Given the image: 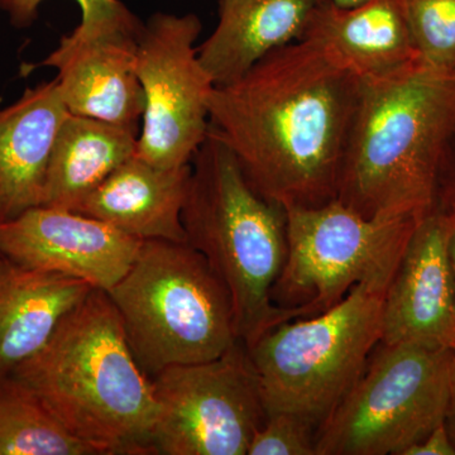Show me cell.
<instances>
[{
    "instance_id": "7c38bea8",
    "label": "cell",
    "mask_w": 455,
    "mask_h": 455,
    "mask_svg": "<svg viewBox=\"0 0 455 455\" xmlns=\"http://www.w3.org/2000/svg\"><path fill=\"white\" fill-rule=\"evenodd\" d=\"M142 243L104 221L56 206H36L0 223L3 256L106 292L130 271Z\"/></svg>"
},
{
    "instance_id": "5bb4252c",
    "label": "cell",
    "mask_w": 455,
    "mask_h": 455,
    "mask_svg": "<svg viewBox=\"0 0 455 455\" xmlns=\"http://www.w3.org/2000/svg\"><path fill=\"white\" fill-rule=\"evenodd\" d=\"M301 40L363 85L388 79L420 60L403 0H363L352 7L322 0Z\"/></svg>"
},
{
    "instance_id": "8992f818",
    "label": "cell",
    "mask_w": 455,
    "mask_h": 455,
    "mask_svg": "<svg viewBox=\"0 0 455 455\" xmlns=\"http://www.w3.org/2000/svg\"><path fill=\"white\" fill-rule=\"evenodd\" d=\"M390 283H361L331 309L281 323L248 349L266 414L292 412L319 427L381 343Z\"/></svg>"
},
{
    "instance_id": "8fae6325",
    "label": "cell",
    "mask_w": 455,
    "mask_h": 455,
    "mask_svg": "<svg viewBox=\"0 0 455 455\" xmlns=\"http://www.w3.org/2000/svg\"><path fill=\"white\" fill-rule=\"evenodd\" d=\"M142 23L130 11L103 25L77 26L40 64L57 70L60 94L68 113L140 130L145 94L137 74Z\"/></svg>"
},
{
    "instance_id": "9a60e30c",
    "label": "cell",
    "mask_w": 455,
    "mask_h": 455,
    "mask_svg": "<svg viewBox=\"0 0 455 455\" xmlns=\"http://www.w3.org/2000/svg\"><path fill=\"white\" fill-rule=\"evenodd\" d=\"M68 116L56 77L0 109V223L44 205L51 156Z\"/></svg>"
},
{
    "instance_id": "7a4b0ae2",
    "label": "cell",
    "mask_w": 455,
    "mask_h": 455,
    "mask_svg": "<svg viewBox=\"0 0 455 455\" xmlns=\"http://www.w3.org/2000/svg\"><path fill=\"white\" fill-rule=\"evenodd\" d=\"M11 376L99 454H155L154 382L134 357L122 317L103 290H92Z\"/></svg>"
},
{
    "instance_id": "44dd1931",
    "label": "cell",
    "mask_w": 455,
    "mask_h": 455,
    "mask_svg": "<svg viewBox=\"0 0 455 455\" xmlns=\"http://www.w3.org/2000/svg\"><path fill=\"white\" fill-rule=\"evenodd\" d=\"M416 51L425 64L455 70V0H403Z\"/></svg>"
},
{
    "instance_id": "e0dca14e",
    "label": "cell",
    "mask_w": 455,
    "mask_h": 455,
    "mask_svg": "<svg viewBox=\"0 0 455 455\" xmlns=\"http://www.w3.org/2000/svg\"><path fill=\"white\" fill-rule=\"evenodd\" d=\"M92 290L85 281L26 267L0 254V379L40 352Z\"/></svg>"
},
{
    "instance_id": "3957f363",
    "label": "cell",
    "mask_w": 455,
    "mask_h": 455,
    "mask_svg": "<svg viewBox=\"0 0 455 455\" xmlns=\"http://www.w3.org/2000/svg\"><path fill=\"white\" fill-rule=\"evenodd\" d=\"M455 133V70L418 60L364 84L341 164L337 199L362 217L427 215Z\"/></svg>"
},
{
    "instance_id": "cb8c5ba5",
    "label": "cell",
    "mask_w": 455,
    "mask_h": 455,
    "mask_svg": "<svg viewBox=\"0 0 455 455\" xmlns=\"http://www.w3.org/2000/svg\"><path fill=\"white\" fill-rule=\"evenodd\" d=\"M435 205L455 215V133L440 170Z\"/></svg>"
},
{
    "instance_id": "2e32d148",
    "label": "cell",
    "mask_w": 455,
    "mask_h": 455,
    "mask_svg": "<svg viewBox=\"0 0 455 455\" xmlns=\"http://www.w3.org/2000/svg\"><path fill=\"white\" fill-rule=\"evenodd\" d=\"M190 178L191 164L163 169L134 155L74 212L104 221L140 241L188 243L182 209Z\"/></svg>"
},
{
    "instance_id": "52a82bcc",
    "label": "cell",
    "mask_w": 455,
    "mask_h": 455,
    "mask_svg": "<svg viewBox=\"0 0 455 455\" xmlns=\"http://www.w3.org/2000/svg\"><path fill=\"white\" fill-rule=\"evenodd\" d=\"M455 348L379 343L364 372L316 431V455H403L444 423Z\"/></svg>"
},
{
    "instance_id": "4fadbf2b",
    "label": "cell",
    "mask_w": 455,
    "mask_h": 455,
    "mask_svg": "<svg viewBox=\"0 0 455 455\" xmlns=\"http://www.w3.org/2000/svg\"><path fill=\"white\" fill-rule=\"evenodd\" d=\"M455 215L438 205L416 226L383 301L381 343L455 348L449 238Z\"/></svg>"
},
{
    "instance_id": "d6986e66",
    "label": "cell",
    "mask_w": 455,
    "mask_h": 455,
    "mask_svg": "<svg viewBox=\"0 0 455 455\" xmlns=\"http://www.w3.org/2000/svg\"><path fill=\"white\" fill-rule=\"evenodd\" d=\"M140 131L68 113L51 156L44 205L75 211L136 155Z\"/></svg>"
},
{
    "instance_id": "83f0119b",
    "label": "cell",
    "mask_w": 455,
    "mask_h": 455,
    "mask_svg": "<svg viewBox=\"0 0 455 455\" xmlns=\"http://www.w3.org/2000/svg\"><path fill=\"white\" fill-rule=\"evenodd\" d=\"M331 2L340 5V7H352V5L358 4V3L363 2V0H331Z\"/></svg>"
},
{
    "instance_id": "ac0fdd59",
    "label": "cell",
    "mask_w": 455,
    "mask_h": 455,
    "mask_svg": "<svg viewBox=\"0 0 455 455\" xmlns=\"http://www.w3.org/2000/svg\"><path fill=\"white\" fill-rule=\"evenodd\" d=\"M322 0H220L214 32L197 55L215 86L241 79L272 51L301 40Z\"/></svg>"
},
{
    "instance_id": "484cf974",
    "label": "cell",
    "mask_w": 455,
    "mask_h": 455,
    "mask_svg": "<svg viewBox=\"0 0 455 455\" xmlns=\"http://www.w3.org/2000/svg\"><path fill=\"white\" fill-rule=\"evenodd\" d=\"M445 425H447L449 435H451L455 447V392L453 398H451V406H449L447 418H445Z\"/></svg>"
},
{
    "instance_id": "d4e9b609",
    "label": "cell",
    "mask_w": 455,
    "mask_h": 455,
    "mask_svg": "<svg viewBox=\"0 0 455 455\" xmlns=\"http://www.w3.org/2000/svg\"><path fill=\"white\" fill-rule=\"evenodd\" d=\"M403 455H455V447L445 421L431 430L420 442L410 445Z\"/></svg>"
},
{
    "instance_id": "ba28073f",
    "label": "cell",
    "mask_w": 455,
    "mask_h": 455,
    "mask_svg": "<svg viewBox=\"0 0 455 455\" xmlns=\"http://www.w3.org/2000/svg\"><path fill=\"white\" fill-rule=\"evenodd\" d=\"M286 211L287 253L272 289L295 319L331 309L353 287L391 281L421 218H364L339 200Z\"/></svg>"
},
{
    "instance_id": "6da1fadb",
    "label": "cell",
    "mask_w": 455,
    "mask_h": 455,
    "mask_svg": "<svg viewBox=\"0 0 455 455\" xmlns=\"http://www.w3.org/2000/svg\"><path fill=\"white\" fill-rule=\"evenodd\" d=\"M362 88L310 42L295 41L214 86L209 133L259 196L283 209L316 208L337 199Z\"/></svg>"
},
{
    "instance_id": "277c9868",
    "label": "cell",
    "mask_w": 455,
    "mask_h": 455,
    "mask_svg": "<svg viewBox=\"0 0 455 455\" xmlns=\"http://www.w3.org/2000/svg\"><path fill=\"white\" fill-rule=\"evenodd\" d=\"M182 224L188 243L226 284L236 337L247 349L295 319L272 300L286 259V211L251 187L235 155L209 132L191 161Z\"/></svg>"
},
{
    "instance_id": "4316f807",
    "label": "cell",
    "mask_w": 455,
    "mask_h": 455,
    "mask_svg": "<svg viewBox=\"0 0 455 455\" xmlns=\"http://www.w3.org/2000/svg\"><path fill=\"white\" fill-rule=\"evenodd\" d=\"M449 260H451V276H453L454 286V307H455V221L449 238Z\"/></svg>"
},
{
    "instance_id": "ffe728a7",
    "label": "cell",
    "mask_w": 455,
    "mask_h": 455,
    "mask_svg": "<svg viewBox=\"0 0 455 455\" xmlns=\"http://www.w3.org/2000/svg\"><path fill=\"white\" fill-rule=\"evenodd\" d=\"M0 455H100L12 376L0 379Z\"/></svg>"
},
{
    "instance_id": "30bf717a",
    "label": "cell",
    "mask_w": 455,
    "mask_h": 455,
    "mask_svg": "<svg viewBox=\"0 0 455 455\" xmlns=\"http://www.w3.org/2000/svg\"><path fill=\"white\" fill-rule=\"evenodd\" d=\"M202 28L196 14L156 13L140 31L137 74L146 104L136 156L163 169L190 164L208 137L215 85L197 55Z\"/></svg>"
},
{
    "instance_id": "5b68a950",
    "label": "cell",
    "mask_w": 455,
    "mask_h": 455,
    "mask_svg": "<svg viewBox=\"0 0 455 455\" xmlns=\"http://www.w3.org/2000/svg\"><path fill=\"white\" fill-rule=\"evenodd\" d=\"M107 293L148 376L220 358L239 341L226 284L188 243L143 241L130 271Z\"/></svg>"
},
{
    "instance_id": "9c48e42d",
    "label": "cell",
    "mask_w": 455,
    "mask_h": 455,
    "mask_svg": "<svg viewBox=\"0 0 455 455\" xmlns=\"http://www.w3.org/2000/svg\"><path fill=\"white\" fill-rule=\"evenodd\" d=\"M152 382L158 407L155 454L247 455L267 418L242 341L212 361L164 368Z\"/></svg>"
},
{
    "instance_id": "603a6c76",
    "label": "cell",
    "mask_w": 455,
    "mask_h": 455,
    "mask_svg": "<svg viewBox=\"0 0 455 455\" xmlns=\"http://www.w3.org/2000/svg\"><path fill=\"white\" fill-rule=\"evenodd\" d=\"M44 0H0V9L7 13L12 25L26 28L37 20L38 8ZM82 8L80 26L103 25L121 17L128 11L119 0H76Z\"/></svg>"
},
{
    "instance_id": "7402d4cb",
    "label": "cell",
    "mask_w": 455,
    "mask_h": 455,
    "mask_svg": "<svg viewBox=\"0 0 455 455\" xmlns=\"http://www.w3.org/2000/svg\"><path fill=\"white\" fill-rule=\"evenodd\" d=\"M315 424L292 412H274L254 434L247 455H316Z\"/></svg>"
}]
</instances>
